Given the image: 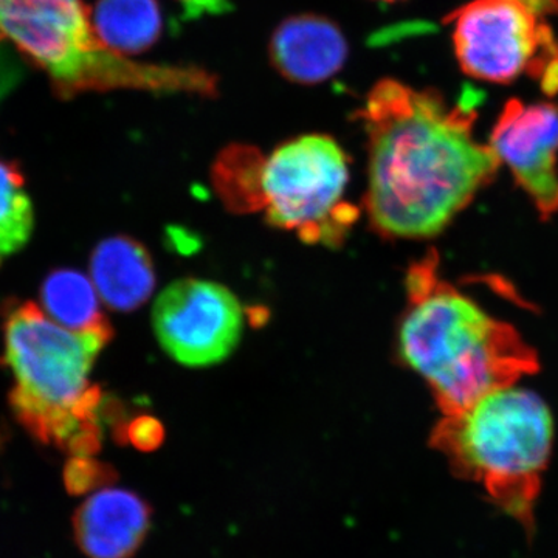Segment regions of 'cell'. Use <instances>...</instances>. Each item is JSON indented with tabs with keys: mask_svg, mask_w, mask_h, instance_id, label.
I'll list each match as a JSON object with an SVG mask.
<instances>
[{
	"mask_svg": "<svg viewBox=\"0 0 558 558\" xmlns=\"http://www.w3.org/2000/svg\"><path fill=\"white\" fill-rule=\"evenodd\" d=\"M90 275L101 300L119 312L138 310L156 288L148 250L130 236L101 241L90 256Z\"/></svg>",
	"mask_w": 558,
	"mask_h": 558,
	"instance_id": "12",
	"label": "cell"
},
{
	"mask_svg": "<svg viewBox=\"0 0 558 558\" xmlns=\"http://www.w3.org/2000/svg\"><path fill=\"white\" fill-rule=\"evenodd\" d=\"M189 17L218 16L233 9L230 0H175Z\"/></svg>",
	"mask_w": 558,
	"mask_h": 558,
	"instance_id": "18",
	"label": "cell"
},
{
	"mask_svg": "<svg viewBox=\"0 0 558 558\" xmlns=\"http://www.w3.org/2000/svg\"><path fill=\"white\" fill-rule=\"evenodd\" d=\"M153 325L171 359L189 368H207L223 362L240 343L244 311L218 282L185 278L160 293Z\"/></svg>",
	"mask_w": 558,
	"mask_h": 558,
	"instance_id": "8",
	"label": "cell"
},
{
	"mask_svg": "<svg viewBox=\"0 0 558 558\" xmlns=\"http://www.w3.org/2000/svg\"><path fill=\"white\" fill-rule=\"evenodd\" d=\"M499 161L534 202L542 219L558 211V105L506 102L490 134Z\"/></svg>",
	"mask_w": 558,
	"mask_h": 558,
	"instance_id": "9",
	"label": "cell"
},
{
	"mask_svg": "<svg viewBox=\"0 0 558 558\" xmlns=\"http://www.w3.org/2000/svg\"><path fill=\"white\" fill-rule=\"evenodd\" d=\"M153 513L137 492L101 488L73 515L76 545L87 558H132L149 535Z\"/></svg>",
	"mask_w": 558,
	"mask_h": 558,
	"instance_id": "10",
	"label": "cell"
},
{
	"mask_svg": "<svg viewBox=\"0 0 558 558\" xmlns=\"http://www.w3.org/2000/svg\"><path fill=\"white\" fill-rule=\"evenodd\" d=\"M64 486L69 494L81 495L98 492L100 487L108 486L117 480V472L112 465L98 461L92 457H72L65 464L62 473Z\"/></svg>",
	"mask_w": 558,
	"mask_h": 558,
	"instance_id": "16",
	"label": "cell"
},
{
	"mask_svg": "<svg viewBox=\"0 0 558 558\" xmlns=\"http://www.w3.org/2000/svg\"><path fill=\"white\" fill-rule=\"evenodd\" d=\"M5 39L49 73L62 98L119 89L218 94V80L207 70L145 64L108 49L92 27L83 0H0V43Z\"/></svg>",
	"mask_w": 558,
	"mask_h": 558,
	"instance_id": "4",
	"label": "cell"
},
{
	"mask_svg": "<svg viewBox=\"0 0 558 558\" xmlns=\"http://www.w3.org/2000/svg\"><path fill=\"white\" fill-rule=\"evenodd\" d=\"M39 295L44 312L62 328L76 332L112 329L100 310L94 282L78 270L51 271Z\"/></svg>",
	"mask_w": 558,
	"mask_h": 558,
	"instance_id": "14",
	"label": "cell"
},
{
	"mask_svg": "<svg viewBox=\"0 0 558 558\" xmlns=\"http://www.w3.org/2000/svg\"><path fill=\"white\" fill-rule=\"evenodd\" d=\"M438 267L435 252L410 267L399 355L427 381L444 416H453L537 373L539 363L519 330L444 281Z\"/></svg>",
	"mask_w": 558,
	"mask_h": 558,
	"instance_id": "2",
	"label": "cell"
},
{
	"mask_svg": "<svg viewBox=\"0 0 558 558\" xmlns=\"http://www.w3.org/2000/svg\"><path fill=\"white\" fill-rule=\"evenodd\" d=\"M348 182L349 159L339 143L303 135L260 160L256 209L306 244L339 247L359 219V209L344 201Z\"/></svg>",
	"mask_w": 558,
	"mask_h": 558,
	"instance_id": "6",
	"label": "cell"
},
{
	"mask_svg": "<svg viewBox=\"0 0 558 558\" xmlns=\"http://www.w3.org/2000/svg\"><path fill=\"white\" fill-rule=\"evenodd\" d=\"M89 13L98 38L121 57L148 50L163 28L157 0H98Z\"/></svg>",
	"mask_w": 558,
	"mask_h": 558,
	"instance_id": "13",
	"label": "cell"
},
{
	"mask_svg": "<svg viewBox=\"0 0 558 558\" xmlns=\"http://www.w3.org/2000/svg\"><path fill=\"white\" fill-rule=\"evenodd\" d=\"M35 213L20 165L0 160V264L31 241Z\"/></svg>",
	"mask_w": 558,
	"mask_h": 558,
	"instance_id": "15",
	"label": "cell"
},
{
	"mask_svg": "<svg viewBox=\"0 0 558 558\" xmlns=\"http://www.w3.org/2000/svg\"><path fill=\"white\" fill-rule=\"evenodd\" d=\"M2 318V363L13 376L14 416L40 444L72 457L97 453L102 395L90 373L113 330L62 328L32 301H7Z\"/></svg>",
	"mask_w": 558,
	"mask_h": 558,
	"instance_id": "3",
	"label": "cell"
},
{
	"mask_svg": "<svg viewBox=\"0 0 558 558\" xmlns=\"http://www.w3.org/2000/svg\"><path fill=\"white\" fill-rule=\"evenodd\" d=\"M121 444H131L135 450L150 453L160 449L165 440L163 424L153 416H140L117 429Z\"/></svg>",
	"mask_w": 558,
	"mask_h": 558,
	"instance_id": "17",
	"label": "cell"
},
{
	"mask_svg": "<svg viewBox=\"0 0 558 558\" xmlns=\"http://www.w3.org/2000/svg\"><path fill=\"white\" fill-rule=\"evenodd\" d=\"M270 61L286 80L315 86L332 78L348 60L347 36L319 14L290 16L278 25L269 46Z\"/></svg>",
	"mask_w": 558,
	"mask_h": 558,
	"instance_id": "11",
	"label": "cell"
},
{
	"mask_svg": "<svg viewBox=\"0 0 558 558\" xmlns=\"http://www.w3.org/2000/svg\"><path fill=\"white\" fill-rule=\"evenodd\" d=\"M476 117L473 98L449 105L432 87L374 84L359 119L368 137L365 207L380 236H436L495 179L501 161L476 142Z\"/></svg>",
	"mask_w": 558,
	"mask_h": 558,
	"instance_id": "1",
	"label": "cell"
},
{
	"mask_svg": "<svg viewBox=\"0 0 558 558\" xmlns=\"http://www.w3.org/2000/svg\"><path fill=\"white\" fill-rule=\"evenodd\" d=\"M558 0H470L446 17L459 68L470 78L538 80L558 92Z\"/></svg>",
	"mask_w": 558,
	"mask_h": 558,
	"instance_id": "7",
	"label": "cell"
},
{
	"mask_svg": "<svg viewBox=\"0 0 558 558\" xmlns=\"http://www.w3.org/2000/svg\"><path fill=\"white\" fill-rule=\"evenodd\" d=\"M553 444L554 418L545 400L512 387L444 416L432 433V446L451 470L481 484L499 509L527 529Z\"/></svg>",
	"mask_w": 558,
	"mask_h": 558,
	"instance_id": "5",
	"label": "cell"
},
{
	"mask_svg": "<svg viewBox=\"0 0 558 558\" xmlns=\"http://www.w3.org/2000/svg\"><path fill=\"white\" fill-rule=\"evenodd\" d=\"M377 2L395 3V2H399V0H377Z\"/></svg>",
	"mask_w": 558,
	"mask_h": 558,
	"instance_id": "19",
	"label": "cell"
}]
</instances>
